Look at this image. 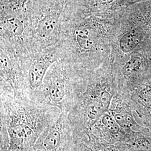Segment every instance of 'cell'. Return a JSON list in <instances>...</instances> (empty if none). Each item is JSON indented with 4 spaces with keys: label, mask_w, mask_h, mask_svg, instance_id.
Segmentation results:
<instances>
[{
    "label": "cell",
    "mask_w": 151,
    "mask_h": 151,
    "mask_svg": "<svg viewBox=\"0 0 151 151\" xmlns=\"http://www.w3.org/2000/svg\"><path fill=\"white\" fill-rule=\"evenodd\" d=\"M110 100V95L106 92H103L99 100L91 103L88 105L87 111L88 117L94 119L99 116L108 108Z\"/></svg>",
    "instance_id": "2"
},
{
    "label": "cell",
    "mask_w": 151,
    "mask_h": 151,
    "mask_svg": "<svg viewBox=\"0 0 151 151\" xmlns=\"http://www.w3.org/2000/svg\"><path fill=\"white\" fill-rule=\"evenodd\" d=\"M134 149L137 151H151V139H139L133 144Z\"/></svg>",
    "instance_id": "9"
},
{
    "label": "cell",
    "mask_w": 151,
    "mask_h": 151,
    "mask_svg": "<svg viewBox=\"0 0 151 151\" xmlns=\"http://www.w3.org/2000/svg\"><path fill=\"white\" fill-rule=\"evenodd\" d=\"M9 2L15 6H22L24 4L26 0H9Z\"/></svg>",
    "instance_id": "10"
},
{
    "label": "cell",
    "mask_w": 151,
    "mask_h": 151,
    "mask_svg": "<svg viewBox=\"0 0 151 151\" xmlns=\"http://www.w3.org/2000/svg\"><path fill=\"white\" fill-rule=\"evenodd\" d=\"M49 92L50 97L54 102H60L65 96V90L60 86L52 87Z\"/></svg>",
    "instance_id": "6"
},
{
    "label": "cell",
    "mask_w": 151,
    "mask_h": 151,
    "mask_svg": "<svg viewBox=\"0 0 151 151\" xmlns=\"http://www.w3.org/2000/svg\"><path fill=\"white\" fill-rule=\"evenodd\" d=\"M115 120L119 124V126L128 128L133 126V121L132 118L128 115L118 114L115 116Z\"/></svg>",
    "instance_id": "8"
},
{
    "label": "cell",
    "mask_w": 151,
    "mask_h": 151,
    "mask_svg": "<svg viewBox=\"0 0 151 151\" xmlns=\"http://www.w3.org/2000/svg\"><path fill=\"white\" fill-rule=\"evenodd\" d=\"M58 22L57 17L54 15L46 16L42 19L38 25V33L42 37H46L51 34Z\"/></svg>",
    "instance_id": "3"
},
{
    "label": "cell",
    "mask_w": 151,
    "mask_h": 151,
    "mask_svg": "<svg viewBox=\"0 0 151 151\" xmlns=\"http://www.w3.org/2000/svg\"><path fill=\"white\" fill-rule=\"evenodd\" d=\"M60 132L54 130L49 134L44 141V147L49 151H53L60 145Z\"/></svg>",
    "instance_id": "4"
},
{
    "label": "cell",
    "mask_w": 151,
    "mask_h": 151,
    "mask_svg": "<svg viewBox=\"0 0 151 151\" xmlns=\"http://www.w3.org/2000/svg\"><path fill=\"white\" fill-rule=\"evenodd\" d=\"M103 124L112 133H117L119 130V124L111 116L105 115L103 118Z\"/></svg>",
    "instance_id": "7"
},
{
    "label": "cell",
    "mask_w": 151,
    "mask_h": 151,
    "mask_svg": "<svg viewBox=\"0 0 151 151\" xmlns=\"http://www.w3.org/2000/svg\"><path fill=\"white\" fill-rule=\"evenodd\" d=\"M7 31L14 35H20L23 32L24 27L22 22L15 18H11L6 20L5 23Z\"/></svg>",
    "instance_id": "5"
},
{
    "label": "cell",
    "mask_w": 151,
    "mask_h": 151,
    "mask_svg": "<svg viewBox=\"0 0 151 151\" xmlns=\"http://www.w3.org/2000/svg\"><path fill=\"white\" fill-rule=\"evenodd\" d=\"M51 63L49 59H43L31 67L29 73V80L32 87L37 88L41 85L45 72Z\"/></svg>",
    "instance_id": "1"
}]
</instances>
